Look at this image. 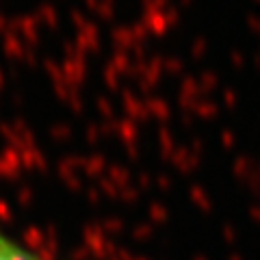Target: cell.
<instances>
[{"label": "cell", "mask_w": 260, "mask_h": 260, "mask_svg": "<svg viewBox=\"0 0 260 260\" xmlns=\"http://www.w3.org/2000/svg\"><path fill=\"white\" fill-rule=\"evenodd\" d=\"M0 260H39V258H35L30 251L20 247L18 243L0 237Z\"/></svg>", "instance_id": "6da1fadb"}]
</instances>
